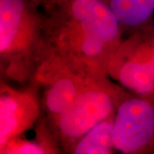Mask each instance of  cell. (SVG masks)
Returning a JSON list of instances; mask_svg holds the SVG:
<instances>
[{
    "label": "cell",
    "instance_id": "2",
    "mask_svg": "<svg viewBox=\"0 0 154 154\" xmlns=\"http://www.w3.org/2000/svg\"><path fill=\"white\" fill-rule=\"evenodd\" d=\"M49 53L38 1L0 0L1 80L16 85L32 82Z\"/></svg>",
    "mask_w": 154,
    "mask_h": 154
},
{
    "label": "cell",
    "instance_id": "8",
    "mask_svg": "<svg viewBox=\"0 0 154 154\" xmlns=\"http://www.w3.org/2000/svg\"><path fill=\"white\" fill-rule=\"evenodd\" d=\"M124 33H134L154 23V0H104Z\"/></svg>",
    "mask_w": 154,
    "mask_h": 154
},
{
    "label": "cell",
    "instance_id": "10",
    "mask_svg": "<svg viewBox=\"0 0 154 154\" xmlns=\"http://www.w3.org/2000/svg\"><path fill=\"white\" fill-rule=\"evenodd\" d=\"M39 5L41 6L42 10H48L51 8H53L55 6L61 5H63L67 2L70 1V0H37Z\"/></svg>",
    "mask_w": 154,
    "mask_h": 154
},
{
    "label": "cell",
    "instance_id": "6",
    "mask_svg": "<svg viewBox=\"0 0 154 154\" xmlns=\"http://www.w3.org/2000/svg\"><path fill=\"white\" fill-rule=\"evenodd\" d=\"M42 115L41 97L34 82L0 83V150L36 126Z\"/></svg>",
    "mask_w": 154,
    "mask_h": 154
},
{
    "label": "cell",
    "instance_id": "4",
    "mask_svg": "<svg viewBox=\"0 0 154 154\" xmlns=\"http://www.w3.org/2000/svg\"><path fill=\"white\" fill-rule=\"evenodd\" d=\"M113 143L121 153L154 154V99L127 92L116 111Z\"/></svg>",
    "mask_w": 154,
    "mask_h": 154
},
{
    "label": "cell",
    "instance_id": "1",
    "mask_svg": "<svg viewBox=\"0 0 154 154\" xmlns=\"http://www.w3.org/2000/svg\"><path fill=\"white\" fill-rule=\"evenodd\" d=\"M50 52L92 76H109L124 30L104 0H70L43 11Z\"/></svg>",
    "mask_w": 154,
    "mask_h": 154
},
{
    "label": "cell",
    "instance_id": "5",
    "mask_svg": "<svg viewBox=\"0 0 154 154\" xmlns=\"http://www.w3.org/2000/svg\"><path fill=\"white\" fill-rule=\"evenodd\" d=\"M94 77L78 71L50 52L33 82L39 88L42 116L50 121L66 110Z\"/></svg>",
    "mask_w": 154,
    "mask_h": 154
},
{
    "label": "cell",
    "instance_id": "9",
    "mask_svg": "<svg viewBox=\"0 0 154 154\" xmlns=\"http://www.w3.org/2000/svg\"><path fill=\"white\" fill-rule=\"evenodd\" d=\"M116 112L84 134L69 151V154H111L115 152L113 128Z\"/></svg>",
    "mask_w": 154,
    "mask_h": 154
},
{
    "label": "cell",
    "instance_id": "3",
    "mask_svg": "<svg viewBox=\"0 0 154 154\" xmlns=\"http://www.w3.org/2000/svg\"><path fill=\"white\" fill-rule=\"evenodd\" d=\"M127 92L109 76L94 77L63 112L45 120L63 153H69L84 134L115 113Z\"/></svg>",
    "mask_w": 154,
    "mask_h": 154
},
{
    "label": "cell",
    "instance_id": "7",
    "mask_svg": "<svg viewBox=\"0 0 154 154\" xmlns=\"http://www.w3.org/2000/svg\"><path fill=\"white\" fill-rule=\"evenodd\" d=\"M109 76L128 92L154 99V72L145 28L123 38L109 65Z\"/></svg>",
    "mask_w": 154,
    "mask_h": 154
}]
</instances>
